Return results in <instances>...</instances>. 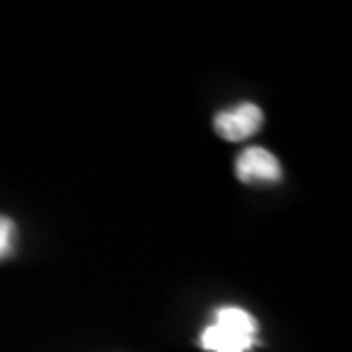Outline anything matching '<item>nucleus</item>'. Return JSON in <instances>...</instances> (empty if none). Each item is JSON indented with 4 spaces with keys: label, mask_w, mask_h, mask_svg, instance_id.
<instances>
[{
    "label": "nucleus",
    "mask_w": 352,
    "mask_h": 352,
    "mask_svg": "<svg viewBox=\"0 0 352 352\" xmlns=\"http://www.w3.org/2000/svg\"><path fill=\"white\" fill-rule=\"evenodd\" d=\"M256 318L245 309L220 307L199 343L208 352H250L256 343Z\"/></svg>",
    "instance_id": "nucleus-1"
},
{
    "label": "nucleus",
    "mask_w": 352,
    "mask_h": 352,
    "mask_svg": "<svg viewBox=\"0 0 352 352\" xmlns=\"http://www.w3.org/2000/svg\"><path fill=\"white\" fill-rule=\"evenodd\" d=\"M263 124V112L254 103H241L231 110L217 112L213 119V129L222 140L227 142H241V140L252 138L261 129Z\"/></svg>",
    "instance_id": "nucleus-2"
},
{
    "label": "nucleus",
    "mask_w": 352,
    "mask_h": 352,
    "mask_svg": "<svg viewBox=\"0 0 352 352\" xmlns=\"http://www.w3.org/2000/svg\"><path fill=\"white\" fill-rule=\"evenodd\" d=\"M236 176L243 183H274L281 179V165L270 151L250 146L236 160Z\"/></svg>",
    "instance_id": "nucleus-3"
},
{
    "label": "nucleus",
    "mask_w": 352,
    "mask_h": 352,
    "mask_svg": "<svg viewBox=\"0 0 352 352\" xmlns=\"http://www.w3.org/2000/svg\"><path fill=\"white\" fill-rule=\"evenodd\" d=\"M14 222L10 217L0 215V261L7 258L12 254V248H14Z\"/></svg>",
    "instance_id": "nucleus-4"
}]
</instances>
